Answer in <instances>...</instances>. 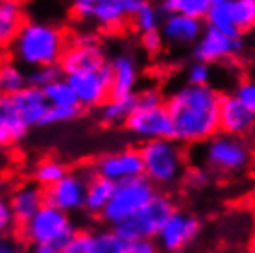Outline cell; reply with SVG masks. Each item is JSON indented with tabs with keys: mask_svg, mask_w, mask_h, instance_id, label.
Wrapping results in <instances>:
<instances>
[{
	"mask_svg": "<svg viewBox=\"0 0 255 253\" xmlns=\"http://www.w3.org/2000/svg\"><path fill=\"white\" fill-rule=\"evenodd\" d=\"M0 253H28L24 252V248L20 246V244H17L15 241H2V244H0Z\"/></svg>",
	"mask_w": 255,
	"mask_h": 253,
	"instance_id": "cell-44",
	"label": "cell"
},
{
	"mask_svg": "<svg viewBox=\"0 0 255 253\" xmlns=\"http://www.w3.org/2000/svg\"><path fill=\"white\" fill-rule=\"evenodd\" d=\"M233 19L239 32H250L255 28V0H233Z\"/></svg>",
	"mask_w": 255,
	"mask_h": 253,
	"instance_id": "cell-33",
	"label": "cell"
},
{
	"mask_svg": "<svg viewBox=\"0 0 255 253\" xmlns=\"http://www.w3.org/2000/svg\"><path fill=\"white\" fill-rule=\"evenodd\" d=\"M133 106L135 109L159 108V106H165V98L157 87H142L137 89V93L133 95Z\"/></svg>",
	"mask_w": 255,
	"mask_h": 253,
	"instance_id": "cell-36",
	"label": "cell"
},
{
	"mask_svg": "<svg viewBox=\"0 0 255 253\" xmlns=\"http://www.w3.org/2000/svg\"><path fill=\"white\" fill-rule=\"evenodd\" d=\"M140 155L144 165V176L152 181L157 189L170 187L181 181L187 170L185 150L181 142L176 139H159L142 142Z\"/></svg>",
	"mask_w": 255,
	"mask_h": 253,
	"instance_id": "cell-4",
	"label": "cell"
},
{
	"mask_svg": "<svg viewBox=\"0 0 255 253\" xmlns=\"http://www.w3.org/2000/svg\"><path fill=\"white\" fill-rule=\"evenodd\" d=\"M7 202L11 205L13 216H15V222L17 226H24L32 220L33 216L37 215L39 209L45 205V189L39 187L35 183H26L20 185L13 190Z\"/></svg>",
	"mask_w": 255,
	"mask_h": 253,
	"instance_id": "cell-19",
	"label": "cell"
},
{
	"mask_svg": "<svg viewBox=\"0 0 255 253\" xmlns=\"http://www.w3.org/2000/svg\"><path fill=\"white\" fill-rule=\"evenodd\" d=\"M67 46V33L59 26L43 20H26L19 35L9 44V54L17 65L37 69L45 65H59Z\"/></svg>",
	"mask_w": 255,
	"mask_h": 253,
	"instance_id": "cell-2",
	"label": "cell"
},
{
	"mask_svg": "<svg viewBox=\"0 0 255 253\" xmlns=\"http://www.w3.org/2000/svg\"><path fill=\"white\" fill-rule=\"evenodd\" d=\"M87 181H89V174L69 172L61 181L45 189V202L67 215L82 211L85 203Z\"/></svg>",
	"mask_w": 255,
	"mask_h": 253,
	"instance_id": "cell-13",
	"label": "cell"
},
{
	"mask_svg": "<svg viewBox=\"0 0 255 253\" xmlns=\"http://www.w3.org/2000/svg\"><path fill=\"white\" fill-rule=\"evenodd\" d=\"M163 44H165V37H163L161 30L140 35V46L146 54H159L163 50Z\"/></svg>",
	"mask_w": 255,
	"mask_h": 253,
	"instance_id": "cell-40",
	"label": "cell"
},
{
	"mask_svg": "<svg viewBox=\"0 0 255 253\" xmlns=\"http://www.w3.org/2000/svg\"><path fill=\"white\" fill-rule=\"evenodd\" d=\"M128 242L113 228L95 231V253H126Z\"/></svg>",
	"mask_w": 255,
	"mask_h": 253,
	"instance_id": "cell-31",
	"label": "cell"
},
{
	"mask_svg": "<svg viewBox=\"0 0 255 253\" xmlns=\"http://www.w3.org/2000/svg\"><path fill=\"white\" fill-rule=\"evenodd\" d=\"M9 98H11L15 109H17L19 115L22 117V121L30 127L43 126V124H45V119H46V115H48L50 104L46 100V95L43 89L28 85L24 91H20V93L9 96Z\"/></svg>",
	"mask_w": 255,
	"mask_h": 253,
	"instance_id": "cell-20",
	"label": "cell"
},
{
	"mask_svg": "<svg viewBox=\"0 0 255 253\" xmlns=\"http://www.w3.org/2000/svg\"><path fill=\"white\" fill-rule=\"evenodd\" d=\"M20 237L28 244H61L65 246L76 233L70 215L45 203L32 220L19 228Z\"/></svg>",
	"mask_w": 255,
	"mask_h": 253,
	"instance_id": "cell-7",
	"label": "cell"
},
{
	"mask_svg": "<svg viewBox=\"0 0 255 253\" xmlns=\"http://www.w3.org/2000/svg\"><path fill=\"white\" fill-rule=\"evenodd\" d=\"M161 15L163 13H161L159 6H153L150 0H142L139 7L129 15V20H131L135 30L142 35V33L161 30V24H163Z\"/></svg>",
	"mask_w": 255,
	"mask_h": 253,
	"instance_id": "cell-26",
	"label": "cell"
},
{
	"mask_svg": "<svg viewBox=\"0 0 255 253\" xmlns=\"http://www.w3.org/2000/svg\"><path fill=\"white\" fill-rule=\"evenodd\" d=\"M255 129V115L233 93L222 95L220 104V133L233 137H248Z\"/></svg>",
	"mask_w": 255,
	"mask_h": 253,
	"instance_id": "cell-16",
	"label": "cell"
},
{
	"mask_svg": "<svg viewBox=\"0 0 255 253\" xmlns=\"http://www.w3.org/2000/svg\"><path fill=\"white\" fill-rule=\"evenodd\" d=\"M222 95L211 85H183L165 98L174 139L181 144H204L220 133Z\"/></svg>",
	"mask_w": 255,
	"mask_h": 253,
	"instance_id": "cell-1",
	"label": "cell"
},
{
	"mask_svg": "<svg viewBox=\"0 0 255 253\" xmlns=\"http://www.w3.org/2000/svg\"><path fill=\"white\" fill-rule=\"evenodd\" d=\"M202 233V220L192 213L176 211L165 222L163 229L157 235V244L165 253H181L198 241Z\"/></svg>",
	"mask_w": 255,
	"mask_h": 253,
	"instance_id": "cell-8",
	"label": "cell"
},
{
	"mask_svg": "<svg viewBox=\"0 0 255 253\" xmlns=\"http://www.w3.org/2000/svg\"><path fill=\"white\" fill-rule=\"evenodd\" d=\"M215 0H161L159 9L163 15H172V13H181L192 19L205 20L207 13Z\"/></svg>",
	"mask_w": 255,
	"mask_h": 253,
	"instance_id": "cell-25",
	"label": "cell"
},
{
	"mask_svg": "<svg viewBox=\"0 0 255 253\" xmlns=\"http://www.w3.org/2000/svg\"><path fill=\"white\" fill-rule=\"evenodd\" d=\"M82 109H100L111 98V67L67 78Z\"/></svg>",
	"mask_w": 255,
	"mask_h": 253,
	"instance_id": "cell-12",
	"label": "cell"
},
{
	"mask_svg": "<svg viewBox=\"0 0 255 253\" xmlns=\"http://www.w3.org/2000/svg\"><path fill=\"white\" fill-rule=\"evenodd\" d=\"M61 244H30L26 252L28 253H61Z\"/></svg>",
	"mask_w": 255,
	"mask_h": 253,
	"instance_id": "cell-43",
	"label": "cell"
},
{
	"mask_svg": "<svg viewBox=\"0 0 255 253\" xmlns=\"http://www.w3.org/2000/svg\"><path fill=\"white\" fill-rule=\"evenodd\" d=\"M15 226H17V222H15V216H13L11 205H9L7 200H2L0 202V231L6 235Z\"/></svg>",
	"mask_w": 255,
	"mask_h": 253,
	"instance_id": "cell-42",
	"label": "cell"
},
{
	"mask_svg": "<svg viewBox=\"0 0 255 253\" xmlns=\"http://www.w3.org/2000/svg\"><path fill=\"white\" fill-rule=\"evenodd\" d=\"M211 65L202 63V61H192L189 67H187V85H196V87H202V85H209L211 82Z\"/></svg>",
	"mask_w": 255,
	"mask_h": 253,
	"instance_id": "cell-37",
	"label": "cell"
},
{
	"mask_svg": "<svg viewBox=\"0 0 255 253\" xmlns=\"http://www.w3.org/2000/svg\"><path fill=\"white\" fill-rule=\"evenodd\" d=\"M70 11L78 20L93 22L102 30L117 32L129 19L126 7L113 0H72Z\"/></svg>",
	"mask_w": 255,
	"mask_h": 253,
	"instance_id": "cell-11",
	"label": "cell"
},
{
	"mask_svg": "<svg viewBox=\"0 0 255 253\" xmlns=\"http://www.w3.org/2000/svg\"><path fill=\"white\" fill-rule=\"evenodd\" d=\"M109 61L106 57L102 44H76L69 43L65 54L61 56L59 67L63 70L65 78L85 74L93 70H100L108 67Z\"/></svg>",
	"mask_w": 255,
	"mask_h": 253,
	"instance_id": "cell-15",
	"label": "cell"
},
{
	"mask_svg": "<svg viewBox=\"0 0 255 253\" xmlns=\"http://www.w3.org/2000/svg\"><path fill=\"white\" fill-rule=\"evenodd\" d=\"M28 83V74L15 61H4L0 69V91L4 96H13L24 91Z\"/></svg>",
	"mask_w": 255,
	"mask_h": 253,
	"instance_id": "cell-28",
	"label": "cell"
},
{
	"mask_svg": "<svg viewBox=\"0 0 255 253\" xmlns=\"http://www.w3.org/2000/svg\"><path fill=\"white\" fill-rule=\"evenodd\" d=\"M24 24V11L19 0H2L0 2V43L4 46L11 44Z\"/></svg>",
	"mask_w": 255,
	"mask_h": 253,
	"instance_id": "cell-23",
	"label": "cell"
},
{
	"mask_svg": "<svg viewBox=\"0 0 255 253\" xmlns=\"http://www.w3.org/2000/svg\"><path fill=\"white\" fill-rule=\"evenodd\" d=\"M115 185L111 179H106L102 176H96L89 170V181H87V192H85V203L83 211L91 216H102L108 203L111 202V196L115 192Z\"/></svg>",
	"mask_w": 255,
	"mask_h": 253,
	"instance_id": "cell-22",
	"label": "cell"
},
{
	"mask_svg": "<svg viewBox=\"0 0 255 253\" xmlns=\"http://www.w3.org/2000/svg\"><path fill=\"white\" fill-rule=\"evenodd\" d=\"M244 48L243 37L231 39L226 33L218 32L215 28L205 26L202 37L192 46V57L194 61H202L207 65H217L222 61H228L237 54H241Z\"/></svg>",
	"mask_w": 255,
	"mask_h": 253,
	"instance_id": "cell-14",
	"label": "cell"
},
{
	"mask_svg": "<svg viewBox=\"0 0 255 253\" xmlns=\"http://www.w3.org/2000/svg\"><path fill=\"white\" fill-rule=\"evenodd\" d=\"M30 126L22 121L19 111L15 109L9 96L0 98V144L7 148L11 144H17L26 137Z\"/></svg>",
	"mask_w": 255,
	"mask_h": 253,
	"instance_id": "cell-21",
	"label": "cell"
},
{
	"mask_svg": "<svg viewBox=\"0 0 255 253\" xmlns=\"http://www.w3.org/2000/svg\"><path fill=\"white\" fill-rule=\"evenodd\" d=\"M176 203L166 192H157L152 202L144 205L135 216L113 228L126 242L142 241V239H157L165 222L176 213Z\"/></svg>",
	"mask_w": 255,
	"mask_h": 253,
	"instance_id": "cell-6",
	"label": "cell"
},
{
	"mask_svg": "<svg viewBox=\"0 0 255 253\" xmlns=\"http://www.w3.org/2000/svg\"><path fill=\"white\" fill-rule=\"evenodd\" d=\"M83 109L82 108H76V109H56V108H50L48 109V115H46L45 119V124L43 126H54V124H65V122H70L78 119L80 113H82Z\"/></svg>",
	"mask_w": 255,
	"mask_h": 253,
	"instance_id": "cell-39",
	"label": "cell"
},
{
	"mask_svg": "<svg viewBox=\"0 0 255 253\" xmlns=\"http://www.w3.org/2000/svg\"><path fill=\"white\" fill-rule=\"evenodd\" d=\"M233 95L255 115V78H252V80H243V82L235 87Z\"/></svg>",
	"mask_w": 255,
	"mask_h": 253,
	"instance_id": "cell-38",
	"label": "cell"
},
{
	"mask_svg": "<svg viewBox=\"0 0 255 253\" xmlns=\"http://www.w3.org/2000/svg\"><path fill=\"white\" fill-rule=\"evenodd\" d=\"M113 2H117V4L122 7H126V11H128V7H131L133 4H139L142 0H113Z\"/></svg>",
	"mask_w": 255,
	"mask_h": 253,
	"instance_id": "cell-45",
	"label": "cell"
},
{
	"mask_svg": "<svg viewBox=\"0 0 255 253\" xmlns=\"http://www.w3.org/2000/svg\"><path fill=\"white\" fill-rule=\"evenodd\" d=\"M135 139L142 142L159 139H174V124L165 106L150 109H133L124 124Z\"/></svg>",
	"mask_w": 255,
	"mask_h": 253,
	"instance_id": "cell-10",
	"label": "cell"
},
{
	"mask_svg": "<svg viewBox=\"0 0 255 253\" xmlns=\"http://www.w3.org/2000/svg\"><path fill=\"white\" fill-rule=\"evenodd\" d=\"M65 74L59 65H45V67H37V69H30L28 72V83L32 87L46 89L52 83L63 80Z\"/></svg>",
	"mask_w": 255,
	"mask_h": 253,
	"instance_id": "cell-32",
	"label": "cell"
},
{
	"mask_svg": "<svg viewBox=\"0 0 255 253\" xmlns=\"http://www.w3.org/2000/svg\"><path fill=\"white\" fill-rule=\"evenodd\" d=\"M61 253H95V233L76 231L63 246Z\"/></svg>",
	"mask_w": 255,
	"mask_h": 253,
	"instance_id": "cell-35",
	"label": "cell"
},
{
	"mask_svg": "<svg viewBox=\"0 0 255 253\" xmlns=\"http://www.w3.org/2000/svg\"><path fill=\"white\" fill-rule=\"evenodd\" d=\"M126 253H161V248L155 239H142L128 242Z\"/></svg>",
	"mask_w": 255,
	"mask_h": 253,
	"instance_id": "cell-41",
	"label": "cell"
},
{
	"mask_svg": "<svg viewBox=\"0 0 255 253\" xmlns=\"http://www.w3.org/2000/svg\"><path fill=\"white\" fill-rule=\"evenodd\" d=\"M254 161L252 144L244 137L218 133L200 144V163L215 176H237L250 168Z\"/></svg>",
	"mask_w": 255,
	"mask_h": 253,
	"instance_id": "cell-3",
	"label": "cell"
},
{
	"mask_svg": "<svg viewBox=\"0 0 255 253\" xmlns=\"http://www.w3.org/2000/svg\"><path fill=\"white\" fill-rule=\"evenodd\" d=\"M89 170L96 176L111 179L113 183L144 176V165L139 148H126L119 152L104 153L91 165Z\"/></svg>",
	"mask_w": 255,
	"mask_h": 253,
	"instance_id": "cell-9",
	"label": "cell"
},
{
	"mask_svg": "<svg viewBox=\"0 0 255 253\" xmlns=\"http://www.w3.org/2000/svg\"><path fill=\"white\" fill-rule=\"evenodd\" d=\"M133 96L128 100H113L109 98L102 108L98 109V119L106 126H124L129 115L133 113Z\"/></svg>",
	"mask_w": 255,
	"mask_h": 253,
	"instance_id": "cell-27",
	"label": "cell"
},
{
	"mask_svg": "<svg viewBox=\"0 0 255 253\" xmlns=\"http://www.w3.org/2000/svg\"><path fill=\"white\" fill-rule=\"evenodd\" d=\"M69 174V168L58 161V159H45L37 163V166L33 168V181L35 185L48 189L52 185H56L58 181H61L65 176Z\"/></svg>",
	"mask_w": 255,
	"mask_h": 253,
	"instance_id": "cell-30",
	"label": "cell"
},
{
	"mask_svg": "<svg viewBox=\"0 0 255 253\" xmlns=\"http://www.w3.org/2000/svg\"><path fill=\"white\" fill-rule=\"evenodd\" d=\"M205 26L200 19H192L181 13H172L163 17L161 24V33L165 37L166 44L172 46H189V44L198 43V39L202 37Z\"/></svg>",
	"mask_w": 255,
	"mask_h": 253,
	"instance_id": "cell-18",
	"label": "cell"
},
{
	"mask_svg": "<svg viewBox=\"0 0 255 253\" xmlns=\"http://www.w3.org/2000/svg\"><path fill=\"white\" fill-rule=\"evenodd\" d=\"M111 67V98L128 100L137 93L139 69L137 61L129 52H119L109 61Z\"/></svg>",
	"mask_w": 255,
	"mask_h": 253,
	"instance_id": "cell-17",
	"label": "cell"
},
{
	"mask_svg": "<svg viewBox=\"0 0 255 253\" xmlns=\"http://www.w3.org/2000/svg\"><path fill=\"white\" fill-rule=\"evenodd\" d=\"M213 177L215 174L209 170V168H205V166L198 165V166H191V168H187L183 177H181V185L185 187L187 190H204L207 189L213 181Z\"/></svg>",
	"mask_w": 255,
	"mask_h": 253,
	"instance_id": "cell-34",
	"label": "cell"
},
{
	"mask_svg": "<svg viewBox=\"0 0 255 253\" xmlns=\"http://www.w3.org/2000/svg\"><path fill=\"white\" fill-rule=\"evenodd\" d=\"M205 26L226 33L231 39L243 37V33L239 32V28L235 26V19H233V0H215L205 17Z\"/></svg>",
	"mask_w": 255,
	"mask_h": 253,
	"instance_id": "cell-24",
	"label": "cell"
},
{
	"mask_svg": "<svg viewBox=\"0 0 255 253\" xmlns=\"http://www.w3.org/2000/svg\"><path fill=\"white\" fill-rule=\"evenodd\" d=\"M46 95V100L50 104V108L56 109H76L80 108V102H78V96L74 93L72 85L69 83L67 78L59 80V82L52 83L46 89H43Z\"/></svg>",
	"mask_w": 255,
	"mask_h": 253,
	"instance_id": "cell-29",
	"label": "cell"
},
{
	"mask_svg": "<svg viewBox=\"0 0 255 253\" xmlns=\"http://www.w3.org/2000/svg\"><path fill=\"white\" fill-rule=\"evenodd\" d=\"M157 192H159V189L146 176L121 181L115 185V192L111 196V202L108 203V207L100 218L108 228H117L119 224L135 216L144 205H148L157 196Z\"/></svg>",
	"mask_w": 255,
	"mask_h": 253,
	"instance_id": "cell-5",
	"label": "cell"
}]
</instances>
